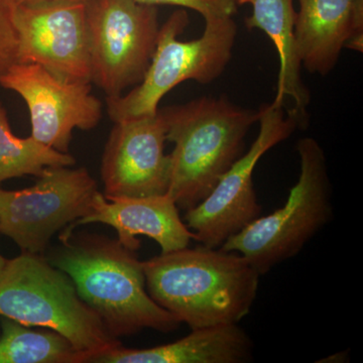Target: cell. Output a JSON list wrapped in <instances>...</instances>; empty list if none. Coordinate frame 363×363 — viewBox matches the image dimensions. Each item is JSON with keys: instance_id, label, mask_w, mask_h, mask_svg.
<instances>
[{"instance_id": "cell-1", "label": "cell", "mask_w": 363, "mask_h": 363, "mask_svg": "<svg viewBox=\"0 0 363 363\" xmlns=\"http://www.w3.org/2000/svg\"><path fill=\"white\" fill-rule=\"evenodd\" d=\"M150 298L193 329L238 324L250 314L259 272L240 253L200 245L142 262Z\"/></svg>"}, {"instance_id": "cell-2", "label": "cell", "mask_w": 363, "mask_h": 363, "mask_svg": "<svg viewBox=\"0 0 363 363\" xmlns=\"http://www.w3.org/2000/svg\"><path fill=\"white\" fill-rule=\"evenodd\" d=\"M60 241L48 260L71 279L79 297L113 337L178 328L181 322L147 293L142 262L118 240L73 230L63 231Z\"/></svg>"}, {"instance_id": "cell-3", "label": "cell", "mask_w": 363, "mask_h": 363, "mask_svg": "<svg viewBox=\"0 0 363 363\" xmlns=\"http://www.w3.org/2000/svg\"><path fill=\"white\" fill-rule=\"evenodd\" d=\"M167 140L174 143L168 194L179 209L203 201L222 176L245 154V140L259 111L228 98L205 96L161 109Z\"/></svg>"}, {"instance_id": "cell-4", "label": "cell", "mask_w": 363, "mask_h": 363, "mask_svg": "<svg viewBox=\"0 0 363 363\" xmlns=\"http://www.w3.org/2000/svg\"><path fill=\"white\" fill-rule=\"evenodd\" d=\"M0 317L61 334L84 363L121 344L81 300L71 279L43 255L21 252L6 260L0 272Z\"/></svg>"}, {"instance_id": "cell-5", "label": "cell", "mask_w": 363, "mask_h": 363, "mask_svg": "<svg viewBox=\"0 0 363 363\" xmlns=\"http://www.w3.org/2000/svg\"><path fill=\"white\" fill-rule=\"evenodd\" d=\"M300 176L283 207L260 215L222 245L240 253L260 276L302 252L333 216L332 186L324 150L313 138L298 140Z\"/></svg>"}, {"instance_id": "cell-6", "label": "cell", "mask_w": 363, "mask_h": 363, "mask_svg": "<svg viewBox=\"0 0 363 363\" xmlns=\"http://www.w3.org/2000/svg\"><path fill=\"white\" fill-rule=\"evenodd\" d=\"M188 25L187 11L179 9L160 26L156 50L142 82L121 96L106 98L113 123L154 116L162 97L177 85L188 80L209 84L223 73L238 35L233 16L206 18L199 39L179 40Z\"/></svg>"}, {"instance_id": "cell-7", "label": "cell", "mask_w": 363, "mask_h": 363, "mask_svg": "<svg viewBox=\"0 0 363 363\" xmlns=\"http://www.w3.org/2000/svg\"><path fill=\"white\" fill-rule=\"evenodd\" d=\"M91 83L106 98L142 82L159 35L157 6L135 0L86 1Z\"/></svg>"}, {"instance_id": "cell-8", "label": "cell", "mask_w": 363, "mask_h": 363, "mask_svg": "<svg viewBox=\"0 0 363 363\" xmlns=\"http://www.w3.org/2000/svg\"><path fill=\"white\" fill-rule=\"evenodd\" d=\"M259 112V135L252 147L203 201L186 211V225L194 234V240L204 247H221L262 215L253 172L264 154L288 140L298 128L294 118L284 113L283 105L272 102L262 105Z\"/></svg>"}, {"instance_id": "cell-9", "label": "cell", "mask_w": 363, "mask_h": 363, "mask_svg": "<svg viewBox=\"0 0 363 363\" xmlns=\"http://www.w3.org/2000/svg\"><path fill=\"white\" fill-rule=\"evenodd\" d=\"M38 178L23 190L0 189V233L43 255L55 234L89 212L98 189L85 168L47 167Z\"/></svg>"}, {"instance_id": "cell-10", "label": "cell", "mask_w": 363, "mask_h": 363, "mask_svg": "<svg viewBox=\"0 0 363 363\" xmlns=\"http://www.w3.org/2000/svg\"><path fill=\"white\" fill-rule=\"evenodd\" d=\"M18 63L35 64L68 82L91 83L86 2L13 4Z\"/></svg>"}, {"instance_id": "cell-11", "label": "cell", "mask_w": 363, "mask_h": 363, "mask_svg": "<svg viewBox=\"0 0 363 363\" xmlns=\"http://www.w3.org/2000/svg\"><path fill=\"white\" fill-rule=\"evenodd\" d=\"M90 84L62 80L35 64H14L0 76V86L20 94L28 105L30 136L65 154L75 128L92 130L101 119L102 104Z\"/></svg>"}, {"instance_id": "cell-12", "label": "cell", "mask_w": 363, "mask_h": 363, "mask_svg": "<svg viewBox=\"0 0 363 363\" xmlns=\"http://www.w3.org/2000/svg\"><path fill=\"white\" fill-rule=\"evenodd\" d=\"M166 119L154 116L114 123L101 164L104 195L149 197L168 193L171 161L164 154Z\"/></svg>"}, {"instance_id": "cell-13", "label": "cell", "mask_w": 363, "mask_h": 363, "mask_svg": "<svg viewBox=\"0 0 363 363\" xmlns=\"http://www.w3.org/2000/svg\"><path fill=\"white\" fill-rule=\"evenodd\" d=\"M90 223L113 227L119 242L133 252L140 247L138 235L156 241L161 253L189 247L194 240V234L182 220L179 208L168 193L149 197H108L98 191L89 212L64 231L71 233Z\"/></svg>"}, {"instance_id": "cell-14", "label": "cell", "mask_w": 363, "mask_h": 363, "mask_svg": "<svg viewBox=\"0 0 363 363\" xmlns=\"http://www.w3.org/2000/svg\"><path fill=\"white\" fill-rule=\"evenodd\" d=\"M295 38L301 65L328 75L343 49L363 51V0H298Z\"/></svg>"}, {"instance_id": "cell-15", "label": "cell", "mask_w": 363, "mask_h": 363, "mask_svg": "<svg viewBox=\"0 0 363 363\" xmlns=\"http://www.w3.org/2000/svg\"><path fill=\"white\" fill-rule=\"evenodd\" d=\"M255 344L238 324L193 329L174 342L133 350L116 346L92 360L97 363H245Z\"/></svg>"}, {"instance_id": "cell-16", "label": "cell", "mask_w": 363, "mask_h": 363, "mask_svg": "<svg viewBox=\"0 0 363 363\" xmlns=\"http://www.w3.org/2000/svg\"><path fill=\"white\" fill-rule=\"evenodd\" d=\"M294 0H236L238 6L248 4L252 13L245 18L248 30L266 33L278 52L279 71L274 104L283 105L290 98L293 107L289 116L298 126L304 128L308 121L310 92L301 78L300 58L295 38L296 11Z\"/></svg>"}, {"instance_id": "cell-17", "label": "cell", "mask_w": 363, "mask_h": 363, "mask_svg": "<svg viewBox=\"0 0 363 363\" xmlns=\"http://www.w3.org/2000/svg\"><path fill=\"white\" fill-rule=\"evenodd\" d=\"M0 363H84L68 339L1 317Z\"/></svg>"}, {"instance_id": "cell-18", "label": "cell", "mask_w": 363, "mask_h": 363, "mask_svg": "<svg viewBox=\"0 0 363 363\" xmlns=\"http://www.w3.org/2000/svg\"><path fill=\"white\" fill-rule=\"evenodd\" d=\"M76 160L35 140L18 138L9 128L6 109L0 104V183L26 175L39 177L47 167H71Z\"/></svg>"}, {"instance_id": "cell-19", "label": "cell", "mask_w": 363, "mask_h": 363, "mask_svg": "<svg viewBox=\"0 0 363 363\" xmlns=\"http://www.w3.org/2000/svg\"><path fill=\"white\" fill-rule=\"evenodd\" d=\"M13 0H0V76L18 63V39L13 21Z\"/></svg>"}, {"instance_id": "cell-20", "label": "cell", "mask_w": 363, "mask_h": 363, "mask_svg": "<svg viewBox=\"0 0 363 363\" xmlns=\"http://www.w3.org/2000/svg\"><path fill=\"white\" fill-rule=\"evenodd\" d=\"M149 6H176L192 9L201 14L204 20L218 16H233L238 11L235 0H135Z\"/></svg>"}, {"instance_id": "cell-21", "label": "cell", "mask_w": 363, "mask_h": 363, "mask_svg": "<svg viewBox=\"0 0 363 363\" xmlns=\"http://www.w3.org/2000/svg\"><path fill=\"white\" fill-rule=\"evenodd\" d=\"M326 360H320L318 362H328V363H338V362H347L350 359V353L348 351H342V352H337L335 354H332L331 357L325 358Z\"/></svg>"}, {"instance_id": "cell-22", "label": "cell", "mask_w": 363, "mask_h": 363, "mask_svg": "<svg viewBox=\"0 0 363 363\" xmlns=\"http://www.w3.org/2000/svg\"><path fill=\"white\" fill-rule=\"evenodd\" d=\"M14 4H39V2H45V1H58V0H13ZM60 1V0H59ZM63 1H82L86 2L88 0H63Z\"/></svg>"}, {"instance_id": "cell-23", "label": "cell", "mask_w": 363, "mask_h": 363, "mask_svg": "<svg viewBox=\"0 0 363 363\" xmlns=\"http://www.w3.org/2000/svg\"><path fill=\"white\" fill-rule=\"evenodd\" d=\"M6 259L0 255V272H1L2 269H4V266H6Z\"/></svg>"}, {"instance_id": "cell-24", "label": "cell", "mask_w": 363, "mask_h": 363, "mask_svg": "<svg viewBox=\"0 0 363 363\" xmlns=\"http://www.w3.org/2000/svg\"><path fill=\"white\" fill-rule=\"evenodd\" d=\"M235 1H236V0H235Z\"/></svg>"}]
</instances>
